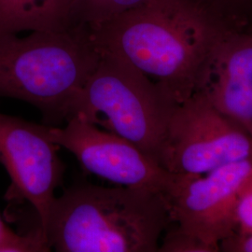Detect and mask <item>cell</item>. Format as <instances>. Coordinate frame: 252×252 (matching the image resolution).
I'll use <instances>...</instances> for the list:
<instances>
[{
	"mask_svg": "<svg viewBox=\"0 0 252 252\" xmlns=\"http://www.w3.org/2000/svg\"><path fill=\"white\" fill-rule=\"evenodd\" d=\"M88 28L100 51L125 59L180 104L217 42L236 27L204 0H149Z\"/></svg>",
	"mask_w": 252,
	"mask_h": 252,
	"instance_id": "obj_1",
	"label": "cell"
},
{
	"mask_svg": "<svg viewBox=\"0 0 252 252\" xmlns=\"http://www.w3.org/2000/svg\"><path fill=\"white\" fill-rule=\"evenodd\" d=\"M170 225L162 192L77 184L54 199L45 235L58 252H157Z\"/></svg>",
	"mask_w": 252,
	"mask_h": 252,
	"instance_id": "obj_2",
	"label": "cell"
},
{
	"mask_svg": "<svg viewBox=\"0 0 252 252\" xmlns=\"http://www.w3.org/2000/svg\"><path fill=\"white\" fill-rule=\"evenodd\" d=\"M85 26L0 36V99L37 108L47 123L65 122L67 108L99 61Z\"/></svg>",
	"mask_w": 252,
	"mask_h": 252,
	"instance_id": "obj_3",
	"label": "cell"
},
{
	"mask_svg": "<svg viewBox=\"0 0 252 252\" xmlns=\"http://www.w3.org/2000/svg\"><path fill=\"white\" fill-rule=\"evenodd\" d=\"M100 52L96 66L69 103L65 122L82 118L126 138L158 162L179 104L125 59Z\"/></svg>",
	"mask_w": 252,
	"mask_h": 252,
	"instance_id": "obj_4",
	"label": "cell"
},
{
	"mask_svg": "<svg viewBox=\"0 0 252 252\" xmlns=\"http://www.w3.org/2000/svg\"><path fill=\"white\" fill-rule=\"evenodd\" d=\"M252 157V134L197 94L172 113L159 164L176 175H203Z\"/></svg>",
	"mask_w": 252,
	"mask_h": 252,
	"instance_id": "obj_5",
	"label": "cell"
},
{
	"mask_svg": "<svg viewBox=\"0 0 252 252\" xmlns=\"http://www.w3.org/2000/svg\"><path fill=\"white\" fill-rule=\"evenodd\" d=\"M252 176V157L203 175L173 174L162 192L174 231L194 239L207 252L236 232L235 207Z\"/></svg>",
	"mask_w": 252,
	"mask_h": 252,
	"instance_id": "obj_6",
	"label": "cell"
},
{
	"mask_svg": "<svg viewBox=\"0 0 252 252\" xmlns=\"http://www.w3.org/2000/svg\"><path fill=\"white\" fill-rule=\"evenodd\" d=\"M49 128L0 112V163L10 180L6 199L33 207L44 234L64 172L60 147L50 138Z\"/></svg>",
	"mask_w": 252,
	"mask_h": 252,
	"instance_id": "obj_7",
	"label": "cell"
},
{
	"mask_svg": "<svg viewBox=\"0 0 252 252\" xmlns=\"http://www.w3.org/2000/svg\"><path fill=\"white\" fill-rule=\"evenodd\" d=\"M49 135L85 170L118 185L163 192L173 177L126 138L82 118H70L63 128L50 126Z\"/></svg>",
	"mask_w": 252,
	"mask_h": 252,
	"instance_id": "obj_8",
	"label": "cell"
},
{
	"mask_svg": "<svg viewBox=\"0 0 252 252\" xmlns=\"http://www.w3.org/2000/svg\"><path fill=\"white\" fill-rule=\"evenodd\" d=\"M193 94L252 134V27L233 28L221 36Z\"/></svg>",
	"mask_w": 252,
	"mask_h": 252,
	"instance_id": "obj_9",
	"label": "cell"
},
{
	"mask_svg": "<svg viewBox=\"0 0 252 252\" xmlns=\"http://www.w3.org/2000/svg\"><path fill=\"white\" fill-rule=\"evenodd\" d=\"M75 0H0V36L74 27Z\"/></svg>",
	"mask_w": 252,
	"mask_h": 252,
	"instance_id": "obj_10",
	"label": "cell"
},
{
	"mask_svg": "<svg viewBox=\"0 0 252 252\" xmlns=\"http://www.w3.org/2000/svg\"><path fill=\"white\" fill-rule=\"evenodd\" d=\"M149 0H75L73 23L90 27L135 9Z\"/></svg>",
	"mask_w": 252,
	"mask_h": 252,
	"instance_id": "obj_11",
	"label": "cell"
},
{
	"mask_svg": "<svg viewBox=\"0 0 252 252\" xmlns=\"http://www.w3.org/2000/svg\"><path fill=\"white\" fill-rule=\"evenodd\" d=\"M52 249L40 227L17 234L0 216V252H48Z\"/></svg>",
	"mask_w": 252,
	"mask_h": 252,
	"instance_id": "obj_12",
	"label": "cell"
},
{
	"mask_svg": "<svg viewBox=\"0 0 252 252\" xmlns=\"http://www.w3.org/2000/svg\"><path fill=\"white\" fill-rule=\"evenodd\" d=\"M231 25L252 27V0H204Z\"/></svg>",
	"mask_w": 252,
	"mask_h": 252,
	"instance_id": "obj_13",
	"label": "cell"
},
{
	"mask_svg": "<svg viewBox=\"0 0 252 252\" xmlns=\"http://www.w3.org/2000/svg\"><path fill=\"white\" fill-rule=\"evenodd\" d=\"M235 233L252 232V176L246 181L237 197L235 207Z\"/></svg>",
	"mask_w": 252,
	"mask_h": 252,
	"instance_id": "obj_14",
	"label": "cell"
},
{
	"mask_svg": "<svg viewBox=\"0 0 252 252\" xmlns=\"http://www.w3.org/2000/svg\"><path fill=\"white\" fill-rule=\"evenodd\" d=\"M220 250L226 252H252V232L234 233L221 241Z\"/></svg>",
	"mask_w": 252,
	"mask_h": 252,
	"instance_id": "obj_15",
	"label": "cell"
}]
</instances>
